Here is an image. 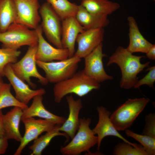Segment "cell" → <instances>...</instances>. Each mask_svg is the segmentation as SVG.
<instances>
[{
	"label": "cell",
	"instance_id": "cell-1",
	"mask_svg": "<svg viewBox=\"0 0 155 155\" xmlns=\"http://www.w3.org/2000/svg\"><path fill=\"white\" fill-rule=\"evenodd\" d=\"M128 51L126 48L118 46L115 52L109 58L107 66L115 63L120 68L121 78L120 87L128 89L133 87L138 80V74L144 69L149 67L150 62L142 64L141 59L145 56H136Z\"/></svg>",
	"mask_w": 155,
	"mask_h": 155
},
{
	"label": "cell",
	"instance_id": "cell-2",
	"mask_svg": "<svg viewBox=\"0 0 155 155\" xmlns=\"http://www.w3.org/2000/svg\"><path fill=\"white\" fill-rule=\"evenodd\" d=\"M100 83L86 75L83 70L77 71L71 77L55 84L53 89L55 102L60 103L68 94H73L80 97L93 90H98Z\"/></svg>",
	"mask_w": 155,
	"mask_h": 155
},
{
	"label": "cell",
	"instance_id": "cell-3",
	"mask_svg": "<svg viewBox=\"0 0 155 155\" xmlns=\"http://www.w3.org/2000/svg\"><path fill=\"white\" fill-rule=\"evenodd\" d=\"M91 122L89 118L80 119L77 133L69 143L60 149L63 154L78 155L84 152H90V149L97 143V137L90 127Z\"/></svg>",
	"mask_w": 155,
	"mask_h": 155
},
{
	"label": "cell",
	"instance_id": "cell-4",
	"mask_svg": "<svg viewBox=\"0 0 155 155\" xmlns=\"http://www.w3.org/2000/svg\"><path fill=\"white\" fill-rule=\"evenodd\" d=\"M150 100L145 98H129L119 106L110 116L116 129L123 131L129 127Z\"/></svg>",
	"mask_w": 155,
	"mask_h": 155
},
{
	"label": "cell",
	"instance_id": "cell-5",
	"mask_svg": "<svg viewBox=\"0 0 155 155\" xmlns=\"http://www.w3.org/2000/svg\"><path fill=\"white\" fill-rule=\"evenodd\" d=\"M38 35L35 29H32L14 22L7 30L0 32V42L3 47L18 50L21 46L38 44Z\"/></svg>",
	"mask_w": 155,
	"mask_h": 155
},
{
	"label": "cell",
	"instance_id": "cell-6",
	"mask_svg": "<svg viewBox=\"0 0 155 155\" xmlns=\"http://www.w3.org/2000/svg\"><path fill=\"white\" fill-rule=\"evenodd\" d=\"M81 59L73 56L56 62L36 61V65L44 72L49 82L56 83L72 77L76 72Z\"/></svg>",
	"mask_w": 155,
	"mask_h": 155
},
{
	"label": "cell",
	"instance_id": "cell-7",
	"mask_svg": "<svg viewBox=\"0 0 155 155\" xmlns=\"http://www.w3.org/2000/svg\"><path fill=\"white\" fill-rule=\"evenodd\" d=\"M37 45L29 46L26 53L19 61L11 64L15 74L22 81L26 82L33 88L35 87L36 85L31 81L30 78L32 77L38 79L39 82L43 85H47L49 82L37 69L36 54Z\"/></svg>",
	"mask_w": 155,
	"mask_h": 155
},
{
	"label": "cell",
	"instance_id": "cell-8",
	"mask_svg": "<svg viewBox=\"0 0 155 155\" xmlns=\"http://www.w3.org/2000/svg\"><path fill=\"white\" fill-rule=\"evenodd\" d=\"M39 12L42 20L40 25L49 41L57 48H63L61 42V20L47 2L40 6Z\"/></svg>",
	"mask_w": 155,
	"mask_h": 155
},
{
	"label": "cell",
	"instance_id": "cell-9",
	"mask_svg": "<svg viewBox=\"0 0 155 155\" xmlns=\"http://www.w3.org/2000/svg\"><path fill=\"white\" fill-rule=\"evenodd\" d=\"M102 48V42L84 58V73L99 83L113 79L112 76L106 73L104 69L102 59L107 55L103 53Z\"/></svg>",
	"mask_w": 155,
	"mask_h": 155
},
{
	"label": "cell",
	"instance_id": "cell-10",
	"mask_svg": "<svg viewBox=\"0 0 155 155\" xmlns=\"http://www.w3.org/2000/svg\"><path fill=\"white\" fill-rule=\"evenodd\" d=\"M17 10L16 22L35 29L41 20L38 0H14Z\"/></svg>",
	"mask_w": 155,
	"mask_h": 155
},
{
	"label": "cell",
	"instance_id": "cell-11",
	"mask_svg": "<svg viewBox=\"0 0 155 155\" xmlns=\"http://www.w3.org/2000/svg\"><path fill=\"white\" fill-rule=\"evenodd\" d=\"M25 128V132L20 144L14 155H20L25 147L30 142L34 140L44 132L49 131L57 125L51 121L34 117H29L21 120Z\"/></svg>",
	"mask_w": 155,
	"mask_h": 155
},
{
	"label": "cell",
	"instance_id": "cell-12",
	"mask_svg": "<svg viewBox=\"0 0 155 155\" xmlns=\"http://www.w3.org/2000/svg\"><path fill=\"white\" fill-rule=\"evenodd\" d=\"M98 120L95 127L92 129L94 133L97 135V147L99 150L102 141L106 137L113 136L118 137L123 142L136 146L138 144L131 143L123 137L118 132L111 121L110 116L111 113L102 106H98Z\"/></svg>",
	"mask_w": 155,
	"mask_h": 155
},
{
	"label": "cell",
	"instance_id": "cell-13",
	"mask_svg": "<svg viewBox=\"0 0 155 155\" xmlns=\"http://www.w3.org/2000/svg\"><path fill=\"white\" fill-rule=\"evenodd\" d=\"M3 74L13 87L15 93L16 98L23 104L27 105L30 100L35 96L43 95L45 94L46 91L43 88L36 90L30 89L28 85L15 74L11 68V64L5 66Z\"/></svg>",
	"mask_w": 155,
	"mask_h": 155
},
{
	"label": "cell",
	"instance_id": "cell-14",
	"mask_svg": "<svg viewBox=\"0 0 155 155\" xmlns=\"http://www.w3.org/2000/svg\"><path fill=\"white\" fill-rule=\"evenodd\" d=\"M104 34L103 28L86 29L80 33L76 40L78 47L74 56L84 58L102 42Z\"/></svg>",
	"mask_w": 155,
	"mask_h": 155
},
{
	"label": "cell",
	"instance_id": "cell-15",
	"mask_svg": "<svg viewBox=\"0 0 155 155\" xmlns=\"http://www.w3.org/2000/svg\"><path fill=\"white\" fill-rule=\"evenodd\" d=\"M38 36L37 48L36 54V61L49 62L54 60L60 61L69 58L68 50L55 48L44 38L40 25L35 29Z\"/></svg>",
	"mask_w": 155,
	"mask_h": 155
},
{
	"label": "cell",
	"instance_id": "cell-16",
	"mask_svg": "<svg viewBox=\"0 0 155 155\" xmlns=\"http://www.w3.org/2000/svg\"><path fill=\"white\" fill-rule=\"evenodd\" d=\"M61 42L63 48L67 49L69 57L75 53V44L78 34L86 29L77 20L75 16H71L62 21Z\"/></svg>",
	"mask_w": 155,
	"mask_h": 155
},
{
	"label": "cell",
	"instance_id": "cell-17",
	"mask_svg": "<svg viewBox=\"0 0 155 155\" xmlns=\"http://www.w3.org/2000/svg\"><path fill=\"white\" fill-rule=\"evenodd\" d=\"M66 99L69 109V114L67 118L59 127V129L72 139L79 128V114L83 107V104L81 99L75 100L72 95L66 96Z\"/></svg>",
	"mask_w": 155,
	"mask_h": 155
},
{
	"label": "cell",
	"instance_id": "cell-18",
	"mask_svg": "<svg viewBox=\"0 0 155 155\" xmlns=\"http://www.w3.org/2000/svg\"><path fill=\"white\" fill-rule=\"evenodd\" d=\"M42 96L39 95L34 97L30 106L23 110L21 120L29 117H38L53 121L57 125H62L66 118L53 114L46 109L42 102Z\"/></svg>",
	"mask_w": 155,
	"mask_h": 155
},
{
	"label": "cell",
	"instance_id": "cell-19",
	"mask_svg": "<svg viewBox=\"0 0 155 155\" xmlns=\"http://www.w3.org/2000/svg\"><path fill=\"white\" fill-rule=\"evenodd\" d=\"M23 115V109L14 106L5 114H3L2 123L5 136L8 139L20 142L22 136L19 130V126Z\"/></svg>",
	"mask_w": 155,
	"mask_h": 155
},
{
	"label": "cell",
	"instance_id": "cell-20",
	"mask_svg": "<svg viewBox=\"0 0 155 155\" xmlns=\"http://www.w3.org/2000/svg\"><path fill=\"white\" fill-rule=\"evenodd\" d=\"M127 20L129 27V43L127 49L132 53L136 52L146 53L152 44L142 34L133 17L129 16Z\"/></svg>",
	"mask_w": 155,
	"mask_h": 155
},
{
	"label": "cell",
	"instance_id": "cell-21",
	"mask_svg": "<svg viewBox=\"0 0 155 155\" xmlns=\"http://www.w3.org/2000/svg\"><path fill=\"white\" fill-rule=\"evenodd\" d=\"M75 17L79 23L86 30L103 28L110 23L107 16L93 14L88 11L81 5H78Z\"/></svg>",
	"mask_w": 155,
	"mask_h": 155
},
{
	"label": "cell",
	"instance_id": "cell-22",
	"mask_svg": "<svg viewBox=\"0 0 155 155\" xmlns=\"http://www.w3.org/2000/svg\"><path fill=\"white\" fill-rule=\"evenodd\" d=\"M81 5L93 14L107 16L120 8L118 3L109 0H84Z\"/></svg>",
	"mask_w": 155,
	"mask_h": 155
},
{
	"label": "cell",
	"instance_id": "cell-23",
	"mask_svg": "<svg viewBox=\"0 0 155 155\" xmlns=\"http://www.w3.org/2000/svg\"><path fill=\"white\" fill-rule=\"evenodd\" d=\"M17 13L14 0H0V32L15 22Z\"/></svg>",
	"mask_w": 155,
	"mask_h": 155
},
{
	"label": "cell",
	"instance_id": "cell-24",
	"mask_svg": "<svg viewBox=\"0 0 155 155\" xmlns=\"http://www.w3.org/2000/svg\"><path fill=\"white\" fill-rule=\"evenodd\" d=\"M61 125H56L52 130L46 132L44 135L34 140L32 144L28 148L32 152L31 155H41L43 150L49 144L52 140L58 136H62L68 138V136L65 133H62L59 128Z\"/></svg>",
	"mask_w": 155,
	"mask_h": 155
},
{
	"label": "cell",
	"instance_id": "cell-25",
	"mask_svg": "<svg viewBox=\"0 0 155 155\" xmlns=\"http://www.w3.org/2000/svg\"><path fill=\"white\" fill-rule=\"evenodd\" d=\"M61 21L75 16L78 5L68 0H46Z\"/></svg>",
	"mask_w": 155,
	"mask_h": 155
},
{
	"label": "cell",
	"instance_id": "cell-26",
	"mask_svg": "<svg viewBox=\"0 0 155 155\" xmlns=\"http://www.w3.org/2000/svg\"><path fill=\"white\" fill-rule=\"evenodd\" d=\"M11 85L10 83H5L0 87V110L10 106H18L23 110L27 108V105L20 102L11 94Z\"/></svg>",
	"mask_w": 155,
	"mask_h": 155
},
{
	"label": "cell",
	"instance_id": "cell-27",
	"mask_svg": "<svg viewBox=\"0 0 155 155\" xmlns=\"http://www.w3.org/2000/svg\"><path fill=\"white\" fill-rule=\"evenodd\" d=\"M125 130L126 134L127 136L134 138L141 144L148 155L155 154V137L138 134L127 129Z\"/></svg>",
	"mask_w": 155,
	"mask_h": 155
},
{
	"label": "cell",
	"instance_id": "cell-28",
	"mask_svg": "<svg viewBox=\"0 0 155 155\" xmlns=\"http://www.w3.org/2000/svg\"><path fill=\"white\" fill-rule=\"evenodd\" d=\"M21 52L18 50L4 48L0 49V74L4 76L3 70L5 66L9 64L17 61Z\"/></svg>",
	"mask_w": 155,
	"mask_h": 155
},
{
	"label": "cell",
	"instance_id": "cell-29",
	"mask_svg": "<svg viewBox=\"0 0 155 155\" xmlns=\"http://www.w3.org/2000/svg\"><path fill=\"white\" fill-rule=\"evenodd\" d=\"M113 154L115 155H148L141 144L134 146L124 142L116 146Z\"/></svg>",
	"mask_w": 155,
	"mask_h": 155
},
{
	"label": "cell",
	"instance_id": "cell-30",
	"mask_svg": "<svg viewBox=\"0 0 155 155\" xmlns=\"http://www.w3.org/2000/svg\"><path fill=\"white\" fill-rule=\"evenodd\" d=\"M146 70L148 71V73L144 77L138 80L134 86L135 88H139L141 86L144 85L154 88L155 82V66H149Z\"/></svg>",
	"mask_w": 155,
	"mask_h": 155
},
{
	"label": "cell",
	"instance_id": "cell-31",
	"mask_svg": "<svg viewBox=\"0 0 155 155\" xmlns=\"http://www.w3.org/2000/svg\"><path fill=\"white\" fill-rule=\"evenodd\" d=\"M146 124L142 134L155 137V115L150 113L145 117Z\"/></svg>",
	"mask_w": 155,
	"mask_h": 155
},
{
	"label": "cell",
	"instance_id": "cell-32",
	"mask_svg": "<svg viewBox=\"0 0 155 155\" xmlns=\"http://www.w3.org/2000/svg\"><path fill=\"white\" fill-rule=\"evenodd\" d=\"M8 140L5 135L0 136V155L6 152L8 145Z\"/></svg>",
	"mask_w": 155,
	"mask_h": 155
},
{
	"label": "cell",
	"instance_id": "cell-33",
	"mask_svg": "<svg viewBox=\"0 0 155 155\" xmlns=\"http://www.w3.org/2000/svg\"><path fill=\"white\" fill-rule=\"evenodd\" d=\"M146 57L149 59L155 60V45L152 44L148 51L146 53Z\"/></svg>",
	"mask_w": 155,
	"mask_h": 155
},
{
	"label": "cell",
	"instance_id": "cell-34",
	"mask_svg": "<svg viewBox=\"0 0 155 155\" xmlns=\"http://www.w3.org/2000/svg\"><path fill=\"white\" fill-rule=\"evenodd\" d=\"M3 114L1 110H0V136L5 135L2 123V117Z\"/></svg>",
	"mask_w": 155,
	"mask_h": 155
},
{
	"label": "cell",
	"instance_id": "cell-35",
	"mask_svg": "<svg viewBox=\"0 0 155 155\" xmlns=\"http://www.w3.org/2000/svg\"><path fill=\"white\" fill-rule=\"evenodd\" d=\"M2 77L3 76L0 74V87L4 83L2 78Z\"/></svg>",
	"mask_w": 155,
	"mask_h": 155
},
{
	"label": "cell",
	"instance_id": "cell-36",
	"mask_svg": "<svg viewBox=\"0 0 155 155\" xmlns=\"http://www.w3.org/2000/svg\"><path fill=\"white\" fill-rule=\"evenodd\" d=\"M81 0L82 1L84 0Z\"/></svg>",
	"mask_w": 155,
	"mask_h": 155
},
{
	"label": "cell",
	"instance_id": "cell-37",
	"mask_svg": "<svg viewBox=\"0 0 155 155\" xmlns=\"http://www.w3.org/2000/svg\"><path fill=\"white\" fill-rule=\"evenodd\" d=\"M153 0L155 1V0Z\"/></svg>",
	"mask_w": 155,
	"mask_h": 155
}]
</instances>
